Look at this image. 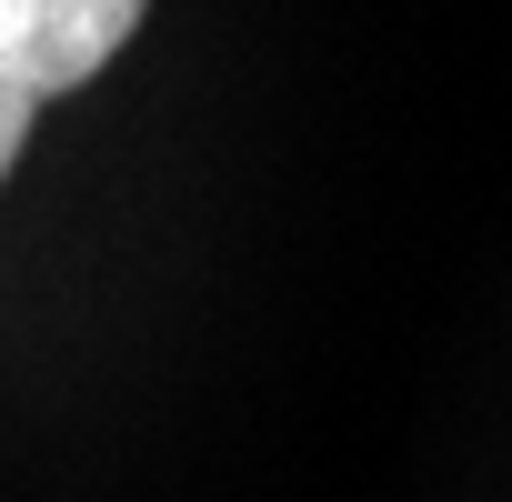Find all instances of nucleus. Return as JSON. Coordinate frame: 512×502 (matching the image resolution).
Segmentation results:
<instances>
[{
  "label": "nucleus",
  "instance_id": "nucleus-1",
  "mask_svg": "<svg viewBox=\"0 0 512 502\" xmlns=\"http://www.w3.org/2000/svg\"><path fill=\"white\" fill-rule=\"evenodd\" d=\"M151 0H0V181H11L41 101L81 91L91 71L121 61Z\"/></svg>",
  "mask_w": 512,
  "mask_h": 502
}]
</instances>
